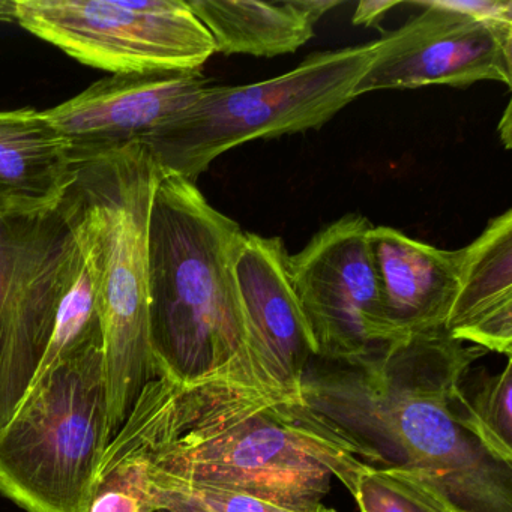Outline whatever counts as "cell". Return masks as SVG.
<instances>
[{"instance_id": "22", "label": "cell", "mask_w": 512, "mask_h": 512, "mask_svg": "<svg viewBox=\"0 0 512 512\" xmlns=\"http://www.w3.org/2000/svg\"><path fill=\"white\" fill-rule=\"evenodd\" d=\"M439 7L469 17L473 22L512 35L511 0H434Z\"/></svg>"}, {"instance_id": "14", "label": "cell", "mask_w": 512, "mask_h": 512, "mask_svg": "<svg viewBox=\"0 0 512 512\" xmlns=\"http://www.w3.org/2000/svg\"><path fill=\"white\" fill-rule=\"evenodd\" d=\"M454 340L512 355V211L460 250L458 292L445 323Z\"/></svg>"}, {"instance_id": "21", "label": "cell", "mask_w": 512, "mask_h": 512, "mask_svg": "<svg viewBox=\"0 0 512 512\" xmlns=\"http://www.w3.org/2000/svg\"><path fill=\"white\" fill-rule=\"evenodd\" d=\"M157 512H337L319 503H287L205 485L151 481Z\"/></svg>"}, {"instance_id": "5", "label": "cell", "mask_w": 512, "mask_h": 512, "mask_svg": "<svg viewBox=\"0 0 512 512\" xmlns=\"http://www.w3.org/2000/svg\"><path fill=\"white\" fill-rule=\"evenodd\" d=\"M376 41L314 53L289 73L244 86H206L184 112L140 145L161 175L196 184L230 149L251 140L319 130L356 100L355 89L376 55Z\"/></svg>"}, {"instance_id": "10", "label": "cell", "mask_w": 512, "mask_h": 512, "mask_svg": "<svg viewBox=\"0 0 512 512\" xmlns=\"http://www.w3.org/2000/svg\"><path fill=\"white\" fill-rule=\"evenodd\" d=\"M421 13L376 41V55L355 97L385 89L467 88L478 82L512 85V35L439 7L415 2Z\"/></svg>"}, {"instance_id": "17", "label": "cell", "mask_w": 512, "mask_h": 512, "mask_svg": "<svg viewBox=\"0 0 512 512\" xmlns=\"http://www.w3.org/2000/svg\"><path fill=\"white\" fill-rule=\"evenodd\" d=\"M76 242L70 280L59 304L49 344L31 385L55 370L56 365L68 358L71 353L82 349L97 338H103L94 278L77 238Z\"/></svg>"}, {"instance_id": "3", "label": "cell", "mask_w": 512, "mask_h": 512, "mask_svg": "<svg viewBox=\"0 0 512 512\" xmlns=\"http://www.w3.org/2000/svg\"><path fill=\"white\" fill-rule=\"evenodd\" d=\"M244 233L194 182L160 176L148 223L149 340L158 377L280 394L251 352L235 272Z\"/></svg>"}, {"instance_id": "8", "label": "cell", "mask_w": 512, "mask_h": 512, "mask_svg": "<svg viewBox=\"0 0 512 512\" xmlns=\"http://www.w3.org/2000/svg\"><path fill=\"white\" fill-rule=\"evenodd\" d=\"M76 247L65 199L37 217H0V428L46 352Z\"/></svg>"}, {"instance_id": "24", "label": "cell", "mask_w": 512, "mask_h": 512, "mask_svg": "<svg viewBox=\"0 0 512 512\" xmlns=\"http://www.w3.org/2000/svg\"><path fill=\"white\" fill-rule=\"evenodd\" d=\"M19 0H0V23H17Z\"/></svg>"}, {"instance_id": "25", "label": "cell", "mask_w": 512, "mask_h": 512, "mask_svg": "<svg viewBox=\"0 0 512 512\" xmlns=\"http://www.w3.org/2000/svg\"><path fill=\"white\" fill-rule=\"evenodd\" d=\"M500 139L505 143V148H511V104L506 107L505 115L499 125Z\"/></svg>"}, {"instance_id": "9", "label": "cell", "mask_w": 512, "mask_h": 512, "mask_svg": "<svg viewBox=\"0 0 512 512\" xmlns=\"http://www.w3.org/2000/svg\"><path fill=\"white\" fill-rule=\"evenodd\" d=\"M373 224L349 214L287 259L317 358L350 362L397 341L386 322L368 247Z\"/></svg>"}, {"instance_id": "15", "label": "cell", "mask_w": 512, "mask_h": 512, "mask_svg": "<svg viewBox=\"0 0 512 512\" xmlns=\"http://www.w3.org/2000/svg\"><path fill=\"white\" fill-rule=\"evenodd\" d=\"M76 178L70 151L44 112L0 110V217L55 211Z\"/></svg>"}, {"instance_id": "6", "label": "cell", "mask_w": 512, "mask_h": 512, "mask_svg": "<svg viewBox=\"0 0 512 512\" xmlns=\"http://www.w3.org/2000/svg\"><path fill=\"white\" fill-rule=\"evenodd\" d=\"M107 434L103 338L32 383L0 428V494L26 512H89Z\"/></svg>"}, {"instance_id": "4", "label": "cell", "mask_w": 512, "mask_h": 512, "mask_svg": "<svg viewBox=\"0 0 512 512\" xmlns=\"http://www.w3.org/2000/svg\"><path fill=\"white\" fill-rule=\"evenodd\" d=\"M160 176L145 146H128L77 166L65 196L94 278L110 440L142 389L158 377L149 340L148 223Z\"/></svg>"}, {"instance_id": "19", "label": "cell", "mask_w": 512, "mask_h": 512, "mask_svg": "<svg viewBox=\"0 0 512 512\" xmlns=\"http://www.w3.org/2000/svg\"><path fill=\"white\" fill-rule=\"evenodd\" d=\"M353 497L361 512H467L430 479L403 467L371 466Z\"/></svg>"}, {"instance_id": "1", "label": "cell", "mask_w": 512, "mask_h": 512, "mask_svg": "<svg viewBox=\"0 0 512 512\" xmlns=\"http://www.w3.org/2000/svg\"><path fill=\"white\" fill-rule=\"evenodd\" d=\"M116 439L151 481L205 485L287 503H319L337 478L355 496L371 455L302 397L157 377Z\"/></svg>"}, {"instance_id": "26", "label": "cell", "mask_w": 512, "mask_h": 512, "mask_svg": "<svg viewBox=\"0 0 512 512\" xmlns=\"http://www.w3.org/2000/svg\"><path fill=\"white\" fill-rule=\"evenodd\" d=\"M184 512H191V511H184Z\"/></svg>"}, {"instance_id": "20", "label": "cell", "mask_w": 512, "mask_h": 512, "mask_svg": "<svg viewBox=\"0 0 512 512\" xmlns=\"http://www.w3.org/2000/svg\"><path fill=\"white\" fill-rule=\"evenodd\" d=\"M89 512H157L146 461L116 437L98 466Z\"/></svg>"}, {"instance_id": "13", "label": "cell", "mask_w": 512, "mask_h": 512, "mask_svg": "<svg viewBox=\"0 0 512 512\" xmlns=\"http://www.w3.org/2000/svg\"><path fill=\"white\" fill-rule=\"evenodd\" d=\"M368 247L397 340L445 329L458 292L460 250H439L386 226L371 227Z\"/></svg>"}, {"instance_id": "16", "label": "cell", "mask_w": 512, "mask_h": 512, "mask_svg": "<svg viewBox=\"0 0 512 512\" xmlns=\"http://www.w3.org/2000/svg\"><path fill=\"white\" fill-rule=\"evenodd\" d=\"M214 41L215 53L275 58L314 37L317 22L340 0H187Z\"/></svg>"}, {"instance_id": "12", "label": "cell", "mask_w": 512, "mask_h": 512, "mask_svg": "<svg viewBox=\"0 0 512 512\" xmlns=\"http://www.w3.org/2000/svg\"><path fill=\"white\" fill-rule=\"evenodd\" d=\"M280 238L244 233L235 272L251 352L274 391L302 397L316 346L290 283Z\"/></svg>"}, {"instance_id": "11", "label": "cell", "mask_w": 512, "mask_h": 512, "mask_svg": "<svg viewBox=\"0 0 512 512\" xmlns=\"http://www.w3.org/2000/svg\"><path fill=\"white\" fill-rule=\"evenodd\" d=\"M209 86L200 71L112 74L71 100L44 110L74 166L140 145L184 112Z\"/></svg>"}, {"instance_id": "23", "label": "cell", "mask_w": 512, "mask_h": 512, "mask_svg": "<svg viewBox=\"0 0 512 512\" xmlns=\"http://www.w3.org/2000/svg\"><path fill=\"white\" fill-rule=\"evenodd\" d=\"M400 4L397 0H362L353 16V25L371 26Z\"/></svg>"}, {"instance_id": "7", "label": "cell", "mask_w": 512, "mask_h": 512, "mask_svg": "<svg viewBox=\"0 0 512 512\" xmlns=\"http://www.w3.org/2000/svg\"><path fill=\"white\" fill-rule=\"evenodd\" d=\"M17 25L112 74L200 71L214 41L185 0H19Z\"/></svg>"}, {"instance_id": "18", "label": "cell", "mask_w": 512, "mask_h": 512, "mask_svg": "<svg viewBox=\"0 0 512 512\" xmlns=\"http://www.w3.org/2000/svg\"><path fill=\"white\" fill-rule=\"evenodd\" d=\"M458 425L469 433L497 463L512 464V362L479 383L472 400L458 385L452 395Z\"/></svg>"}, {"instance_id": "2", "label": "cell", "mask_w": 512, "mask_h": 512, "mask_svg": "<svg viewBox=\"0 0 512 512\" xmlns=\"http://www.w3.org/2000/svg\"><path fill=\"white\" fill-rule=\"evenodd\" d=\"M445 329L383 344L341 367L305 376L302 398L371 455L430 479L467 512H512L511 467L458 425L455 388L485 355Z\"/></svg>"}]
</instances>
